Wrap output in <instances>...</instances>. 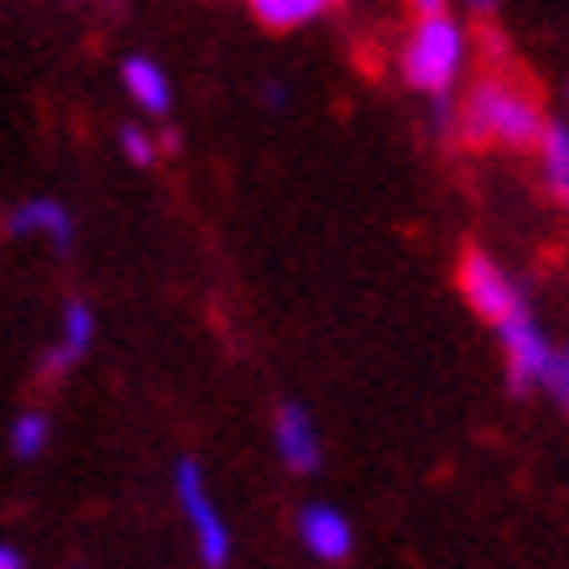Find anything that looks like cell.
Returning <instances> with one entry per match:
<instances>
[{
  "label": "cell",
  "instance_id": "cell-1",
  "mask_svg": "<svg viewBox=\"0 0 569 569\" xmlns=\"http://www.w3.org/2000/svg\"><path fill=\"white\" fill-rule=\"evenodd\" d=\"M549 121L538 110V89L518 73H486L460 104V137L470 147H507V152H533Z\"/></svg>",
  "mask_w": 569,
  "mask_h": 569
},
{
  "label": "cell",
  "instance_id": "cell-7",
  "mask_svg": "<svg viewBox=\"0 0 569 569\" xmlns=\"http://www.w3.org/2000/svg\"><path fill=\"white\" fill-rule=\"evenodd\" d=\"M11 236H42L52 251H73V214L58 199H27L11 209Z\"/></svg>",
  "mask_w": 569,
  "mask_h": 569
},
{
  "label": "cell",
  "instance_id": "cell-15",
  "mask_svg": "<svg viewBox=\"0 0 569 569\" xmlns=\"http://www.w3.org/2000/svg\"><path fill=\"white\" fill-rule=\"evenodd\" d=\"M0 569H27V559H21L11 543H0Z\"/></svg>",
  "mask_w": 569,
  "mask_h": 569
},
{
  "label": "cell",
  "instance_id": "cell-5",
  "mask_svg": "<svg viewBox=\"0 0 569 569\" xmlns=\"http://www.w3.org/2000/svg\"><path fill=\"white\" fill-rule=\"evenodd\" d=\"M497 335H501V350H507V377H512V387H533V381L549 377L553 350H549V340H543V329L533 325V313L522 309L518 319H507Z\"/></svg>",
  "mask_w": 569,
  "mask_h": 569
},
{
  "label": "cell",
  "instance_id": "cell-4",
  "mask_svg": "<svg viewBox=\"0 0 569 569\" xmlns=\"http://www.w3.org/2000/svg\"><path fill=\"white\" fill-rule=\"evenodd\" d=\"M460 293H466V303L481 313L486 325H497V329L507 325V319H518V313H522L518 288H512V282H507V272H501L486 251H476V246H466V251H460Z\"/></svg>",
  "mask_w": 569,
  "mask_h": 569
},
{
  "label": "cell",
  "instance_id": "cell-16",
  "mask_svg": "<svg viewBox=\"0 0 569 569\" xmlns=\"http://www.w3.org/2000/svg\"><path fill=\"white\" fill-rule=\"evenodd\" d=\"M565 366H569V350H565Z\"/></svg>",
  "mask_w": 569,
  "mask_h": 569
},
{
  "label": "cell",
  "instance_id": "cell-3",
  "mask_svg": "<svg viewBox=\"0 0 569 569\" xmlns=\"http://www.w3.org/2000/svg\"><path fill=\"white\" fill-rule=\"evenodd\" d=\"M178 507H183V518H189L193 538H199V559L209 569H220L230 559V528H224L220 507L209 501L199 460H178Z\"/></svg>",
  "mask_w": 569,
  "mask_h": 569
},
{
  "label": "cell",
  "instance_id": "cell-6",
  "mask_svg": "<svg viewBox=\"0 0 569 569\" xmlns=\"http://www.w3.org/2000/svg\"><path fill=\"white\" fill-rule=\"evenodd\" d=\"M277 455H282V466L293 470V476H313L319 460H325V449H319V433H313V418L298 408V402H282L277 408Z\"/></svg>",
  "mask_w": 569,
  "mask_h": 569
},
{
  "label": "cell",
  "instance_id": "cell-8",
  "mask_svg": "<svg viewBox=\"0 0 569 569\" xmlns=\"http://www.w3.org/2000/svg\"><path fill=\"white\" fill-rule=\"evenodd\" d=\"M89 346H94V309L73 298L69 309H63V340H58V350H48V361H42V381H58Z\"/></svg>",
  "mask_w": 569,
  "mask_h": 569
},
{
  "label": "cell",
  "instance_id": "cell-12",
  "mask_svg": "<svg viewBox=\"0 0 569 569\" xmlns=\"http://www.w3.org/2000/svg\"><path fill=\"white\" fill-rule=\"evenodd\" d=\"M48 439H52V423H48V413H37V408H27V413H17L11 418V460H37L42 449H48Z\"/></svg>",
  "mask_w": 569,
  "mask_h": 569
},
{
  "label": "cell",
  "instance_id": "cell-14",
  "mask_svg": "<svg viewBox=\"0 0 569 569\" xmlns=\"http://www.w3.org/2000/svg\"><path fill=\"white\" fill-rule=\"evenodd\" d=\"M121 152L131 157L137 168H152L157 147H152V137H147V131H137V126H126V131H121Z\"/></svg>",
  "mask_w": 569,
  "mask_h": 569
},
{
  "label": "cell",
  "instance_id": "cell-11",
  "mask_svg": "<svg viewBox=\"0 0 569 569\" xmlns=\"http://www.w3.org/2000/svg\"><path fill=\"white\" fill-rule=\"evenodd\" d=\"M251 17H257L261 27H272V32H293L303 21L325 17V6H319V0H257Z\"/></svg>",
  "mask_w": 569,
  "mask_h": 569
},
{
  "label": "cell",
  "instance_id": "cell-13",
  "mask_svg": "<svg viewBox=\"0 0 569 569\" xmlns=\"http://www.w3.org/2000/svg\"><path fill=\"white\" fill-rule=\"evenodd\" d=\"M538 152H543V173H549L553 193H565L569 199V126H553L543 131V141H538Z\"/></svg>",
  "mask_w": 569,
  "mask_h": 569
},
{
  "label": "cell",
  "instance_id": "cell-9",
  "mask_svg": "<svg viewBox=\"0 0 569 569\" xmlns=\"http://www.w3.org/2000/svg\"><path fill=\"white\" fill-rule=\"evenodd\" d=\"M298 533H303V543H309L313 559H346L350 553V522L335 512V507H303V518H298Z\"/></svg>",
  "mask_w": 569,
  "mask_h": 569
},
{
  "label": "cell",
  "instance_id": "cell-2",
  "mask_svg": "<svg viewBox=\"0 0 569 569\" xmlns=\"http://www.w3.org/2000/svg\"><path fill=\"white\" fill-rule=\"evenodd\" d=\"M402 79L423 94H449V84L460 79V63H466V27L439 11V6H423L418 27L402 42Z\"/></svg>",
  "mask_w": 569,
  "mask_h": 569
},
{
  "label": "cell",
  "instance_id": "cell-10",
  "mask_svg": "<svg viewBox=\"0 0 569 569\" xmlns=\"http://www.w3.org/2000/svg\"><path fill=\"white\" fill-rule=\"evenodd\" d=\"M126 89H131V100L147 110V116H168V104H173V84H168V73L157 69L152 58H126V69H121Z\"/></svg>",
  "mask_w": 569,
  "mask_h": 569
}]
</instances>
